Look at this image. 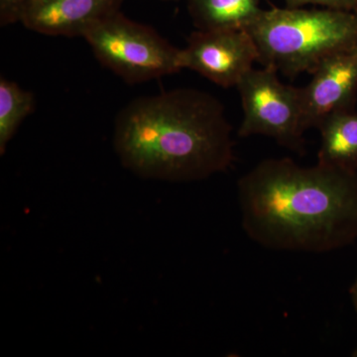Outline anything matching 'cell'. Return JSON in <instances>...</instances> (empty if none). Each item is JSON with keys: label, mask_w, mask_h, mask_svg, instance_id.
I'll return each instance as SVG.
<instances>
[{"label": "cell", "mask_w": 357, "mask_h": 357, "mask_svg": "<svg viewBox=\"0 0 357 357\" xmlns=\"http://www.w3.org/2000/svg\"><path fill=\"white\" fill-rule=\"evenodd\" d=\"M349 294H351L352 304H354V310H356L357 314V277L354 283L352 284Z\"/></svg>", "instance_id": "cell-14"}, {"label": "cell", "mask_w": 357, "mask_h": 357, "mask_svg": "<svg viewBox=\"0 0 357 357\" xmlns=\"http://www.w3.org/2000/svg\"><path fill=\"white\" fill-rule=\"evenodd\" d=\"M271 68L251 69L237 84L243 105L241 137L263 135L273 138L281 146L304 150L301 88L288 86Z\"/></svg>", "instance_id": "cell-5"}, {"label": "cell", "mask_w": 357, "mask_h": 357, "mask_svg": "<svg viewBox=\"0 0 357 357\" xmlns=\"http://www.w3.org/2000/svg\"><path fill=\"white\" fill-rule=\"evenodd\" d=\"M123 0H28L20 22L50 36L84 37L91 26L119 10Z\"/></svg>", "instance_id": "cell-8"}, {"label": "cell", "mask_w": 357, "mask_h": 357, "mask_svg": "<svg viewBox=\"0 0 357 357\" xmlns=\"http://www.w3.org/2000/svg\"><path fill=\"white\" fill-rule=\"evenodd\" d=\"M181 66L222 88L236 86L258 62L252 37L243 30H198L181 50Z\"/></svg>", "instance_id": "cell-6"}, {"label": "cell", "mask_w": 357, "mask_h": 357, "mask_svg": "<svg viewBox=\"0 0 357 357\" xmlns=\"http://www.w3.org/2000/svg\"><path fill=\"white\" fill-rule=\"evenodd\" d=\"M164 1H178V0H164Z\"/></svg>", "instance_id": "cell-16"}, {"label": "cell", "mask_w": 357, "mask_h": 357, "mask_svg": "<svg viewBox=\"0 0 357 357\" xmlns=\"http://www.w3.org/2000/svg\"><path fill=\"white\" fill-rule=\"evenodd\" d=\"M199 30L246 29L261 13L260 0H188Z\"/></svg>", "instance_id": "cell-10"}, {"label": "cell", "mask_w": 357, "mask_h": 357, "mask_svg": "<svg viewBox=\"0 0 357 357\" xmlns=\"http://www.w3.org/2000/svg\"><path fill=\"white\" fill-rule=\"evenodd\" d=\"M352 356L357 357V347L356 351H354V354H352Z\"/></svg>", "instance_id": "cell-15"}, {"label": "cell", "mask_w": 357, "mask_h": 357, "mask_svg": "<svg viewBox=\"0 0 357 357\" xmlns=\"http://www.w3.org/2000/svg\"><path fill=\"white\" fill-rule=\"evenodd\" d=\"M318 164L357 172V112L351 109L328 115L318 126Z\"/></svg>", "instance_id": "cell-9"}, {"label": "cell", "mask_w": 357, "mask_h": 357, "mask_svg": "<svg viewBox=\"0 0 357 357\" xmlns=\"http://www.w3.org/2000/svg\"><path fill=\"white\" fill-rule=\"evenodd\" d=\"M83 38L98 62L126 83H143L183 69L180 49L153 28L128 20L119 10L98 21Z\"/></svg>", "instance_id": "cell-4"}, {"label": "cell", "mask_w": 357, "mask_h": 357, "mask_svg": "<svg viewBox=\"0 0 357 357\" xmlns=\"http://www.w3.org/2000/svg\"><path fill=\"white\" fill-rule=\"evenodd\" d=\"M246 236L272 250L325 253L357 239V172L266 159L237 183Z\"/></svg>", "instance_id": "cell-1"}, {"label": "cell", "mask_w": 357, "mask_h": 357, "mask_svg": "<svg viewBox=\"0 0 357 357\" xmlns=\"http://www.w3.org/2000/svg\"><path fill=\"white\" fill-rule=\"evenodd\" d=\"M35 107L31 91L1 77L0 79V153H6L7 144L20 124Z\"/></svg>", "instance_id": "cell-11"}, {"label": "cell", "mask_w": 357, "mask_h": 357, "mask_svg": "<svg viewBox=\"0 0 357 357\" xmlns=\"http://www.w3.org/2000/svg\"><path fill=\"white\" fill-rule=\"evenodd\" d=\"M287 7L297 8L306 6H319L325 8L357 13V0H285Z\"/></svg>", "instance_id": "cell-12"}, {"label": "cell", "mask_w": 357, "mask_h": 357, "mask_svg": "<svg viewBox=\"0 0 357 357\" xmlns=\"http://www.w3.org/2000/svg\"><path fill=\"white\" fill-rule=\"evenodd\" d=\"M28 0H0V25L20 22Z\"/></svg>", "instance_id": "cell-13"}, {"label": "cell", "mask_w": 357, "mask_h": 357, "mask_svg": "<svg viewBox=\"0 0 357 357\" xmlns=\"http://www.w3.org/2000/svg\"><path fill=\"white\" fill-rule=\"evenodd\" d=\"M245 30L263 67L294 77L312 74L328 58L357 47V13L274 7L262 10Z\"/></svg>", "instance_id": "cell-3"}, {"label": "cell", "mask_w": 357, "mask_h": 357, "mask_svg": "<svg viewBox=\"0 0 357 357\" xmlns=\"http://www.w3.org/2000/svg\"><path fill=\"white\" fill-rule=\"evenodd\" d=\"M357 93V47L328 58L301 88L305 130L318 128L328 115L351 109Z\"/></svg>", "instance_id": "cell-7"}, {"label": "cell", "mask_w": 357, "mask_h": 357, "mask_svg": "<svg viewBox=\"0 0 357 357\" xmlns=\"http://www.w3.org/2000/svg\"><path fill=\"white\" fill-rule=\"evenodd\" d=\"M114 145L124 168L166 182L204 180L234 161L232 128L222 103L195 89L129 102L115 119Z\"/></svg>", "instance_id": "cell-2"}]
</instances>
